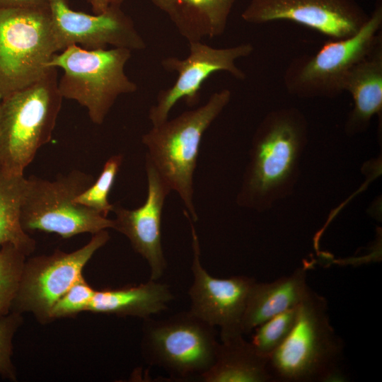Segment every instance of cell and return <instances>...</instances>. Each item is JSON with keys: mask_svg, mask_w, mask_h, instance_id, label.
Wrapping results in <instances>:
<instances>
[{"mask_svg": "<svg viewBox=\"0 0 382 382\" xmlns=\"http://www.w3.org/2000/svg\"><path fill=\"white\" fill-rule=\"evenodd\" d=\"M187 42L222 35L238 0H149Z\"/></svg>", "mask_w": 382, "mask_h": 382, "instance_id": "17", "label": "cell"}, {"mask_svg": "<svg viewBox=\"0 0 382 382\" xmlns=\"http://www.w3.org/2000/svg\"><path fill=\"white\" fill-rule=\"evenodd\" d=\"M60 52L77 45L88 50L113 47L144 50L146 43L132 18L121 6H110L100 14L72 10L66 0H47Z\"/></svg>", "mask_w": 382, "mask_h": 382, "instance_id": "14", "label": "cell"}, {"mask_svg": "<svg viewBox=\"0 0 382 382\" xmlns=\"http://www.w3.org/2000/svg\"><path fill=\"white\" fill-rule=\"evenodd\" d=\"M93 182L91 175L77 170L54 180L27 178L21 209L23 228L54 233L64 238L113 228L112 219L74 202Z\"/></svg>", "mask_w": 382, "mask_h": 382, "instance_id": "9", "label": "cell"}, {"mask_svg": "<svg viewBox=\"0 0 382 382\" xmlns=\"http://www.w3.org/2000/svg\"><path fill=\"white\" fill-rule=\"evenodd\" d=\"M122 160V154L110 156L105 163L97 180L79 194L74 199V202L107 216L113 208V204H110L108 200L109 193L113 186Z\"/></svg>", "mask_w": 382, "mask_h": 382, "instance_id": "22", "label": "cell"}, {"mask_svg": "<svg viewBox=\"0 0 382 382\" xmlns=\"http://www.w3.org/2000/svg\"><path fill=\"white\" fill-rule=\"evenodd\" d=\"M299 305L267 320L254 329L250 342L262 355L269 358L288 337L296 322Z\"/></svg>", "mask_w": 382, "mask_h": 382, "instance_id": "23", "label": "cell"}, {"mask_svg": "<svg viewBox=\"0 0 382 382\" xmlns=\"http://www.w3.org/2000/svg\"><path fill=\"white\" fill-rule=\"evenodd\" d=\"M109 239L108 231L102 230L74 251L56 250L25 259L11 311L30 313L42 324L50 322L54 304L83 275L85 265Z\"/></svg>", "mask_w": 382, "mask_h": 382, "instance_id": "10", "label": "cell"}, {"mask_svg": "<svg viewBox=\"0 0 382 382\" xmlns=\"http://www.w3.org/2000/svg\"><path fill=\"white\" fill-rule=\"evenodd\" d=\"M1 99H2V97L0 96V105H1Z\"/></svg>", "mask_w": 382, "mask_h": 382, "instance_id": "30", "label": "cell"}, {"mask_svg": "<svg viewBox=\"0 0 382 382\" xmlns=\"http://www.w3.org/2000/svg\"><path fill=\"white\" fill-rule=\"evenodd\" d=\"M369 16L355 0H250L241 13L249 23L291 21L335 40L355 35Z\"/></svg>", "mask_w": 382, "mask_h": 382, "instance_id": "13", "label": "cell"}, {"mask_svg": "<svg viewBox=\"0 0 382 382\" xmlns=\"http://www.w3.org/2000/svg\"><path fill=\"white\" fill-rule=\"evenodd\" d=\"M95 292L81 275L54 304L50 312L51 321L87 311Z\"/></svg>", "mask_w": 382, "mask_h": 382, "instance_id": "25", "label": "cell"}, {"mask_svg": "<svg viewBox=\"0 0 382 382\" xmlns=\"http://www.w3.org/2000/svg\"><path fill=\"white\" fill-rule=\"evenodd\" d=\"M126 0H88L94 14H100L110 6H121Z\"/></svg>", "mask_w": 382, "mask_h": 382, "instance_id": "28", "label": "cell"}, {"mask_svg": "<svg viewBox=\"0 0 382 382\" xmlns=\"http://www.w3.org/2000/svg\"><path fill=\"white\" fill-rule=\"evenodd\" d=\"M347 376L340 366L328 371L320 379L321 382H345Z\"/></svg>", "mask_w": 382, "mask_h": 382, "instance_id": "29", "label": "cell"}, {"mask_svg": "<svg viewBox=\"0 0 382 382\" xmlns=\"http://www.w3.org/2000/svg\"><path fill=\"white\" fill-rule=\"evenodd\" d=\"M307 123L295 108L268 113L257 127L238 203L262 209L282 196L294 182Z\"/></svg>", "mask_w": 382, "mask_h": 382, "instance_id": "1", "label": "cell"}, {"mask_svg": "<svg viewBox=\"0 0 382 382\" xmlns=\"http://www.w3.org/2000/svg\"><path fill=\"white\" fill-rule=\"evenodd\" d=\"M307 267L271 282H255L242 320L243 334H249L276 315L300 305L313 291L307 283Z\"/></svg>", "mask_w": 382, "mask_h": 382, "instance_id": "16", "label": "cell"}, {"mask_svg": "<svg viewBox=\"0 0 382 382\" xmlns=\"http://www.w3.org/2000/svg\"><path fill=\"white\" fill-rule=\"evenodd\" d=\"M344 91L351 95L354 106L346 124L347 134L364 131L374 115L382 112V40L373 51L348 73Z\"/></svg>", "mask_w": 382, "mask_h": 382, "instance_id": "18", "label": "cell"}, {"mask_svg": "<svg viewBox=\"0 0 382 382\" xmlns=\"http://www.w3.org/2000/svg\"><path fill=\"white\" fill-rule=\"evenodd\" d=\"M173 299L168 284L149 279L137 286L96 290L87 311L146 319L166 310Z\"/></svg>", "mask_w": 382, "mask_h": 382, "instance_id": "19", "label": "cell"}, {"mask_svg": "<svg viewBox=\"0 0 382 382\" xmlns=\"http://www.w3.org/2000/svg\"><path fill=\"white\" fill-rule=\"evenodd\" d=\"M131 56L126 48L88 50L71 45L56 53L48 66L63 70L58 81L62 97L76 101L93 123L101 125L121 95L138 88L125 71Z\"/></svg>", "mask_w": 382, "mask_h": 382, "instance_id": "4", "label": "cell"}, {"mask_svg": "<svg viewBox=\"0 0 382 382\" xmlns=\"http://www.w3.org/2000/svg\"><path fill=\"white\" fill-rule=\"evenodd\" d=\"M382 0H376L367 21L354 35L329 39L316 52L294 58L284 74L287 92L302 98H334L341 94L350 70L382 40Z\"/></svg>", "mask_w": 382, "mask_h": 382, "instance_id": "6", "label": "cell"}, {"mask_svg": "<svg viewBox=\"0 0 382 382\" xmlns=\"http://www.w3.org/2000/svg\"><path fill=\"white\" fill-rule=\"evenodd\" d=\"M60 52L49 6L0 11V96L42 77Z\"/></svg>", "mask_w": 382, "mask_h": 382, "instance_id": "8", "label": "cell"}, {"mask_svg": "<svg viewBox=\"0 0 382 382\" xmlns=\"http://www.w3.org/2000/svg\"><path fill=\"white\" fill-rule=\"evenodd\" d=\"M23 322L22 314L14 311L0 318V376L11 381H17L12 361L13 338Z\"/></svg>", "mask_w": 382, "mask_h": 382, "instance_id": "26", "label": "cell"}, {"mask_svg": "<svg viewBox=\"0 0 382 382\" xmlns=\"http://www.w3.org/2000/svg\"><path fill=\"white\" fill-rule=\"evenodd\" d=\"M63 98L57 68L2 98L0 105V169L23 175L38 149L52 136Z\"/></svg>", "mask_w": 382, "mask_h": 382, "instance_id": "3", "label": "cell"}, {"mask_svg": "<svg viewBox=\"0 0 382 382\" xmlns=\"http://www.w3.org/2000/svg\"><path fill=\"white\" fill-rule=\"evenodd\" d=\"M27 178L0 169V247L12 244L26 256L35 249V241L22 227L21 209Z\"/></svg>", "mask_w": 382, "mask_h": 382, "instance_id": "21", "label": "cell"}, {"mask_svg": "<svg viewBox=\"0 0 382 382\" xmlns=\"http://www.w3.org/2000/svg\"><path fill=\"white\" fill-rule=\"evenodd\" d=\"M269 358L260 354L243 335L221 340L215 361L200 380L204 382H268L273 378Z\"/></svg>", "mask_w": 382, "mask_h": 382, "instance_id": "20", "label": "cell"}, {"mask_svg": "<svg viewBox=\"0 0 382 382\" xmlns=\"http://www.w3.org/2000/svg\"><path fill=\"white\" fill-rule=\"evenodd\" d=\"M188 44L189 54L186 58L168 57L161 62L166 71H175L178 77L172 86L158 92L156 103L149 111V119L152 125L167 120L171 109L181 99H184L189 105L196 104L202 84L212 74L226 71L238 80L246 78L244 71L237 66L236 61L252 54L254 47L251 43H241L224 48L214 47L203 41L190 42Z\"/></svg>", "mask_w": 382, "mask_h": 382, "instance_id": "11", "label": "cell"}, {"mask_svg": "<svg viewBox=\"0 0 382 382\" xmlns=\"http://www.w3.org/2000/svg\"><path fill=\"white\" fill-rule=\"evenodd\" d=\"M192 233L193 281L189 289L190 311L214 327H219L221 340L243 335L241 325L250 290L255 282L247 276L216 278L200 261V248L192 221L185 210Z\"/></svg>", "mask_w": 382, "mask_h": 382, "instance_id": "12", "label": "cell"}, {"mask_svg": "<svg viewBox=\"0 0 382 382\" xmlns=\"http://www.w3.org/2000/svg\"><path fill=\"white\" fill-rule=\"evenodd\" d=\"M344 344L332 326L327 300L312 291L299 305L295 325L283 344L269 357L273 381H320L340 366Z\"/></svg>", "mask_w": 382, "mask_h": 382, "instance_id": "5", "label": "cell"}, {"mask_svg": "<svg viewBox=\"0 0 382 382\" xmlns=\"http://www.w3.org/2000/svg\"><path fill=\"white\" fill-rule=\"evenodd\" d=\"M231 93L224 88L213 93L202 106L152 125L141 137L146 148L145 160L183 201L192 221L198 220L194 204V173L206 130L231 100Z\"/></svg>", "mask_w": 382, "mask_h": 382, "instance_id": "2", "label": "cell"}, {"mask_svg": "<svg viewBox=\"0 0 382 382\" xmlns=\"http://www.w3.org/2000/svg\"><path fill=\"white\" fill-rule=\"evenodd\" d=\"M47 0H0V11L13 8L48 6Z\"/></svg>", "mask_w": 382, "mask_h": 382, "instance_id": "27", "label": "cell"}, {"mask_svg": "<svg viewBox=\"0 0 382 382\" xmlns=\"http://www.w3.org/2000/svg\"><path fill=\"white\" fill-rule=\"evenodd\" d=\"M215 327L190 311L144 319L140 348L145 361L179 380L200 379L215 361Z\"/></svg>", "mask_w": 382, "mask_h": 382, "instance_id": "7", "label": "cell"}, {"mask_svg": "<svg viewBox=\"0 0 382 382\" xmlns=\"http://www.w3.org/2000/svg\"><path fill=\"white\" fill-rule=\"evenodd\" d=\"M26 257L12 244L0 247V318L11 311Z\"/></svg>", "mask_w": 382, "mask_h": 382, "instance_id": "24", "label": "cell"}, {"mask_svg": "<svg viewBox=\"0 0 382 382\" xmlns=\"http://www.w3.org/2000/svg\"><path fill=\"white\" fill-rule=\"evenodd\" d=\"M148 182L144 203L134 209L113 204V229L125 236L135 252L148 263L150 279L158 280L167 262L161 243V216L165 199L171 192L153 166L145 162Z\"/></svg>", "mask_w": 382, "mask_h": 382, "instance_id": "15", "label": "cell"}]
</instances>
